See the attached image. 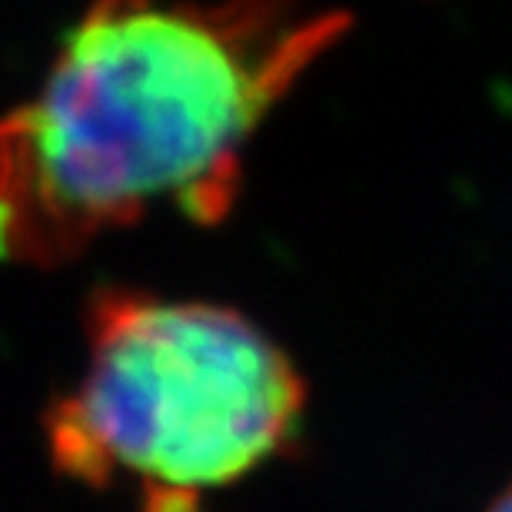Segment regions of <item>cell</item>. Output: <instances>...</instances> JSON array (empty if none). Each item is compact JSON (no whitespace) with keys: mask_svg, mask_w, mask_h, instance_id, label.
I'll use <instances>...</instances> for the list:
<instances>
[{"mask_svg":"<svg viewBox=\"0 0 512 512\" xmlns=\"http://www.w3.org/2000/svg\"><path fill=\"white\" fill-rule=\"evenodd\" d=\"M486 512H512V483H509V486L503 489V493L496 496V503L489 506Z\"/></svg>","mask_w":512,"mask_h":512,"instance_id":"cell-3","label":"cell"},{"mask_svg":"<svg viewBox=\"0 0 512 512\" xmlns=\"http://www.w3.org/2000/svg\"><path fill=\"white\" fill-rule=\"evenodd\" d=\"M293 360L230 306L100 290L84 376L47 416L50 463L84 486L133 483L147 512H200L293 443Z\"/></svg>","mask_w":512,"mask_h":512,"instance_id":"cell-2","label":"cell"},{"mask_svg":"<svg viewBox=\"0 0 512 512\" xmlns=\"http://www.w3.org/2000/svg\"><path fill=\"white\" fill-rule=\"evenodd\" d=\"M346 27L296 0H94L0 117V263L60 266L157 210L227 217L253 133Z\"/></svg>","mask_w":512,"mask_h":512,"instance_id":"cell-1","label":"cell"}]
</instances>
